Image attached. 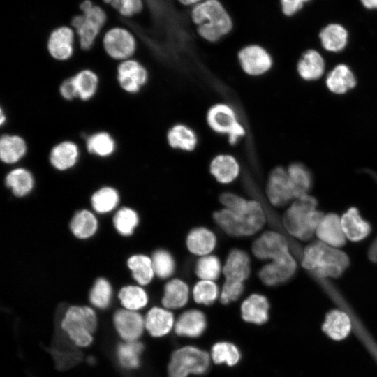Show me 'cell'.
<instances>
[{"label": "cell", "mask_w": 377, "mask_h": 377, "mask_svg": "<svg viewBox=\"0 0 377 377\" xmlns=\"http://www.w3.org/2000/svg\"><path fill=\"white\" fill-rule=\"evenodd\" d=\"M290 251L310 276H318L330 279L342 276L350 265L347 253L320 240L314 241L304 249L295 238L287 235Z\"/></svg>", "instance_id": "1"}, {"label": "cell", "mask_w": 377, "mask_h": 377, "mask_svg": "<svg viewBox=\"0 0 377 377\" xmlns=\"http://www.w3.org/2000/svg\"><path fill=\"white\" fill-rule=\"evenodd\" d=\"M190 18L198 36L209 43L221 41L234 27L230 13L219 0H202L190 8Z\"/></svg>", "instance_id": "2"}, {"label": "cell", "mask_w": 377, "mask_h": 377, "mask_svg": "<svg viewBox=\"0 0 377 377\" xmlns=\"http://www.w3.org/2000/svg\"><path fill=\"white\" fill-rule=\"evenodd\" d=\"M317 205L316 198L309 194L295 199L284 212L279 226L295 239H311L325 216L316 209Z\"/></svg>", "instance_id": "3"}, {"label": "cell", "mask_w": 377, "mask_h": 377, "mask_svg": "<svg viewBox=\"0 0 377 377\" xmlns=\"http://www.w3.org/2000/svg\"><path fill=\"white\" fill-rule=\"evenodd\" d=\"M218 226L227 235L236 237L254 235L265 226L267 215L263 206L257 200H249L246 207L234 212L223 208L213 214Z\"/></svg>", "instance_id": "4"}, {"label": "cell", "mask_w": 377, "mask_h": 377, "mask_svg": "<svg viewBox=\"0 0 377 377\" xmlns=\"http://www.w3.org/2000/svg\"><path fill=\"white\" fill-rule=\"evenodd\" d=\"M80 13L70 20L77 37L78 50L89 52L98 43L108 22V14L101 5L92 0H84L79 6Z\"/></svg>", "instance_id": "5"}, {"label": "cell", "mask_w": 377, "mask_h": 377, "mask_svg": "<svg viewBox=\"0 0 377 377\" xmlns=\"http://www.w3.org/2000/svg\"><path fill=\"white\" fill-rule=\"evenodd\" d=\"M97 44L108 58L118 63L134 57L138 49L135 31L120 19L107 24Z\"/></svg>", "instance_id": "6"}, {"label": "cell", "mask_w": 377, "mask_h": 377, "mask_svg": "<svg viewBox=\"0 0 377 377\" xmlns=\"http://www.w3.org/2000/svg\"><path fill=\"white\" fill-rule=\"evenodd\" d=\"M98 318L93 308L73 305L65 311L61 328L70 341L78 348H87L94 341Z\"/></svg>", "instance_id": "7"}, {"label": "cell", "mask_w": 377, "mask_h": 377, "mask_svg": "<svg viewBox=\"0 0 377 377\" xmlns=\"http://www.w3.org/2000/svg\"><path fill=\"white\" fill-rule=\"evenodd\" d=\"M210 355L198 347L185 346L175 350L168 364V377L201 375L210 367Z\"/></svg>", "instance_id": "8"}, {"label": "cell", "mask_w": 377, "mask_h": 377, "mask_svg": "<svg viewBox=\"0 0 377 377\" xmlns=\"http://www.w3.org/2000/svg\"><path fill=\"white\" fill-rule=\"evenodd\" d=\"M206 121L214 133L226 135L228 142L235 145L246 134V129L230 104L217 103L211 105L206 113Z\"/></svg>", "instance_id": "9"}, {"label": "cell", "mask_w": 377, "mask_h": 377, "mask_svg": "<svg viewBox=\"0 0 377 377\" xmlns=\"http://www.w3.org/2000/svg\"><path fill=\"white\" fill-rule=\"evenodd\" d=\"M78 49L77 37L74 29L68 24L54 28L48 34L45 50L49 57L58 62L71 59Z\"/></svg>", "instance_id": "10"}, {"label": "cell", "mask_w": 377, "mask_h": 377, "mask_svg": "<svg viewBox=\"0 0 377 377\" xmlns=\"http://www.w3.org/2000/svg\"><path fill=\"white\" fill-rule=\"evenodd\" d=\"M237 58L242 71L252 77L266 74L274 64L269 51L258 43H250L242 47L237 52Z\"/></svg>", "instance_id": "11"}, {"label": "cell", "mask_w": 377, "mask_h": 377, "mask_svg": "<svg viewBox=\"0 0 377 377\" xmlns=\"http://www.w3.org/2000/svg\"><path fill=\"white\" fill-rule=\"evenodd\" d=\"M117 64L116 79L119 88L128 94L139 93L149 80V73L145 66L134 57Z\"/></svg>", "instance_id": "12"}, {"label": "cell", "mask_w": 377, "mask_h": 377, "mask_svg": "<svg viewBox=\"0 0 377 377\" xmlns=\"http://www.w3.org/2000/svg\"><path fill=\"white\" fill-rule=\"evenodd\" d=\"M279 231H265L253 241L251 251L256 258L272 260L290 252L288 236L279 227Z\"/></svg>", "instance_id": "13"}, {"label": "cell", "mask_w": 377, "mask_h": 377, "mask_svg": "<svg viewBox=\"0 0 377 377\" xmlns=\"http://www.w3.org/2000/svg\"><path fill=\"white\" fill-rule=\"evenodd\" d=\"M265 192L269 203L276 207H284L295 200L287 169L277 166L270 172Z\"/></svg>", "instance_id": "14"}, {"label": "cell", "mask_w": 377, "mask_h": 377, "mask_svg": "<svg viewBox=\"0 0 377 377\" xmlns=\"http://www.w3.org/2000/svg\"><path fill=\"white\" fill-rule=\"evenodd\" d=\"M297 259L291 251L269 260L258 272V277L265 286H276L288 282L295 274Z\"/></svg>", "instance_id": "15"}, {"label": "cell", "mask_w": 377, "mask_h": 377, "mask_svg": "<svg viewBox=\"0 0 377 377\" xmlns=\"http://www.w3.org/2000/svg\"><path fill=\"white\" fill-rule=\"evenodd\" d=\"M112 320L117 334L124 341H139L145 330V318L138 311L118 309Z\"/></svg>", "instance_id": "16"}, {"label": "cell", "mask_w": 377, "mask_h": 377, "mask_svg": "<svg viewBox=\"0 0 377 377\" xmlns=\"http://www.w3.org/2000/svg\"><path fill=\"white\" fill-rule=\"evenodd\" d=\"M78 144L72 140H62L56 142L50 149L48 160L57 170L66 171L75 167L80 157Z\"/></svg>", "instance_id": "17"}, {"label": "cell", "mask_w": 377, "mask_h": 377, "mask_svg": "<svg viewBox=\"0 0 377 377\" xmlns=\"http://www.w3.org/2000/svg\"><path fill=\"white\" fill-rule=\"evenodd\" d=\"M251 258L244 250L234 249L230 251L223 265L224 281L244 283L251 274Z\"/></svg>", "instance_id": "18"}, {"label": "cell", "mask_w": 377, "mask_h": 377, "mask_svg": "<svg viewBox=\"0 0 377 377\" xmlns=\"http://www.w3.org/2000/svg\"><path fill=\"white\" fill-rule=\"evenodd\" d=\"M209 170L216 182L221 184H228L239 177L241 166L235 156L223 153L212 158Z\"/></svg>", "instance_id": "19"}, {"label": "cell", "mask_w": 377, "mask_h": 377, "mask_svg": "<svg viewBox=\"0 0 377 377\" xmlns=\"http://www.w3.org/2000/svg\"><path fill=\"white\" fill-rule=\"evenodd\" d=\"M144 318L145 330L152 337H163L174 330L175 316L170 310L163 306L151 307Z\"/></svg>", "instance_id": "20"}, {"label": "cell", "mask_w": 377, "mask_h": 377, "mask_svg": "<svg viewBox=\"0 0 377 377\" xmlns=\"http://www.w3.org/2000/svg\"><path fill=\"white\" fill-rule=\"evenodd\" d=\"M207 328V318L205 313L198 309H188L184 311L175 320V333L182 337H200Z\"/></svg>", "instance_id": "21"}, {"label": "cell", "mask_w": 377, "mask_h": 377, "mask_svg": "<svg viewBox=\"0 0 377 377\" xmlns=\"http://www.w3.org/2000/svg\"><path fill=\"white\" fill-rule=\"evenodd\" d=\"M269 302L265 295L251 294L241 304L242 318L251 324L263 325L269 320Z\"/></svg>", "instance_id": "22"}, {"label": "cell", "mask_w": 377, "mask_h": 377, "mask_svg": "<svg viewBox=\"0 0 377 377\" xmlns=\"http://www.w3.org/2000/svg\"><path fill=\"white\" fill-rule=\"evenodd\" d=\"M321 329L330 339L341 341L353 332V323L350 317L345 311L334 309L325 314Z\"/></svg>", "instance_id": "23"}, {"label": "cell", "mask_w": 377, "mask_h": 377, "mask_svg": "<svg viewBox=\"0 0 377 377\" xmlns=\"http://www.w3.org/2000/svg\"><path fill=\"white\" fill-rule=\"evenodd\" d=\"M28 150V143L22 135L10 133L1 135L0 159L4 164H17L25 157Z\"/></svg>", "instance_id": "24"}, {"label": "cell", "mask_w": 377, "mask_h": 377, "mask_svg": "<svg viewBox=\"0 0 377 377\" xmlns=\"http://www.w3.org/2000/svg\"><path fill=\"white\" fill-rule=\"evenodd\" d=\"M316 235L320 241L335 248H340L346 244L340 216L335 213L325 214L319 223Z\"/></svg>", "instance_id": "25"}, {"label": "cell", "mask_w": 377, "mask_h": 377, "mask_svg": "<svg viewBox=\"0 0 377 377\" xmlns=\"http://www.w3.org/2000/svg\"><path fill=\"white\" fill-rule=\"evenodd\" d=\"M217 243L213 231L203 226L193 228L186 238V246L193 255L201 257L212 254Z\"/></svg>", "instance_id": "26"}, {"label": "cell", "mask_w": 377, "mask_h": 377, "mask_svg": "<svg viewBox=\"0 0 377 377\" xmlns=\"http://www.w3.org/2000/svg\"><path fill=\"white\" fill-rule=\"evenodd\" d=\"M166 140L170 148L184 152L193 151L198 144L195 131L183 123L175 124L168 128Z\"/></svg>", "instance_id": "27"}, {"label": "cell", "mask_w": 377, "mask_h": 377, "mask_svg": "<svg viewBox=\"0 0 377 377\" xmlns=\"http://www.w3.org/2000/svg\"><path fill=\"white\" fill-rule=\"evenodd\" d=\"M189 297L188 285L182 279H172L164 286L161 304L167 309L176 310L186 306L189 300Z\"/></svg>", "instance_id": "28"}, {"label": "cell", "mask_w": 377, "mask_h": 377, "mask_svg": "<svg viewBox=\"0 0 377 377\" xmlns=\"http://www.w3.org/2000/svg\"><path fill=\"white\" fill-rule=\"evenodd\" d=\"M77 100L88 102L95 98L100 86V78L95 71L84 68L71 75Z\"/></svg>", "instance_id": "29"}, {"label": "cell", "mask_w": 377, "mask_h": 377, "mask_svg": "<svg viewBox=\"0 0 377 377\" xmlns=\"http://www.w3.org/2000/svg\"><path fill=\"white\" fill-rule=\"evenodd\" d=\"M346 238L357 242L366 238L371 231L370 223L364 219L356 207L349 208L341 217Z\"/></svg>", "instance_id": "30"}, {"label": "cell", "mask_w": 377, "mask_h": 377, "mask_svg": "<svg viewBox=\"0 0 377 377\" xmlns=\"http://www.w3.org/2000/svg\"><path fill=\"white\" fill-rule=\"evenodd\" d=\"M84 145L89 154L103 158L112 156L117 148V142L112 134L103 130L89 134L85 138Z\"/></svg>", "instance_id": "31"}, {"label": "cell", "mask_w": 377, "mask_h": 377, "mask_svg": "<svg viewBox=\"0 0 377 377\" xmlns=\"http://www.w3.org/2000/svg\"><path fill=\"white\" fill-rule=\"evenodd\" d=\"M297 71L300 77L306 81L319 79L325 71V61L321 54L315 50L302 53L297 61Z\"/></svg>", "instance_id": "32"}, {"label": "cell", "mask_w": 377, "mask_h": 377, "mask_svg": "<svg viewBox=\"0 0 377 377\" xmlns=\"http://www.w3.org/2000/svg\"><path fill=\"white\" fill-rule=\"evenodd\" d=\"M355 76L346 64L337 65L327 75L325 84L327 89L336 94H343L356 85Z\"/></svg>", "instance_id": "33"}, {"label": "cell", "mask_w": 377, "mask_h": 377, "mask_svg": "<svg viewBox=\"0 0 377 377\" xmlns=\"http://www.w3.org/2000/svg\"><path fill=\"white\" fill-rule=\"evenodd\" d=\"M145 350L142 342L139 341L119 343L115 349L117 360L119 366L126 370H134L141 364V356Z\"/></svg>", "instance_id": "34"}, {"label": "cell", "mask_w": 377, "mask_h": 377, "mask_svg": "<svg viewBox=\"0 0 377 377\" xmlns=\"http://www.w3.org/2000/svg\"><path fill=\"white\" fill-rule=\"evenodd\" d=\"M5 184L16 197H24L34 188V178L28 169L16 167L7 173Z\"/></svg>", "instance_id": "35"}, {"label": "cell", "mask_w": 377, "mask_h": 377, "mask_svg": "<svg viewBox=\"0 0 377 377\" xmlns=\"http://www.w3.org/2000/svg\"><path fill=\"white\" fill-rule=\"evenodd\" d=\"M319 37L324 49L332 52H339L346 47L348 34L342 25L330 24L321 30Z\"/></svg>", "instance_id": "36"}, {"label": "cell", "mask_w": 377, "mask_h": 377, "mask_svg": "<svg viewBox=\"0 0 377 377\" xmlns=\"http://www.w3.org/2000/svg\"><path fill=\"white\" fill-rule=\"evenodd\" d=\"M107 12L117 15L121 20H131L145 10V0H101L100 4Z\"/></svg>", "instance_id": "37"}, {"label": "cell", "mask_w": 377, "mask_h": 377, "mask_svg": "<svg viewBox=\"0 0 377 377\" xmlns=\"http://www.w3.org/2000/svg\"><path fill=\"white\" fill-rule=\"evenodd\" d=\"M127 265L139 286H147L152 281L155 272L151 258L144 254H135L128 259Z\"/></svg>", "instance_id": "38"}, {"label": "cell", "mask_w": 377, "mask_h": 377, "mask_svg": "<svg viewBox=\"0 0 377 377\" xmlns=\"http://www.w3.org/2000/svg\"><path fill=\"white\" fill-rule=\"evenodd\" d=\"M287 171L293 186L295 199L308 194L313 186V177L311 171L301 163L290 164Z\"/></svg>", "instance_id": "39"}, {"label": "cell", "mask_w": 377, "mask_h": 377, "mask_svg": "<svg viewBox=\"0 0 377 377\" xmlns=\"http://www.w3.org/2000/svg\"><path fill=\"white\" fill-rule=\"evenodd\" d=\"M70 228L73 234L79 239L92 237L98 228V221L94 214L89 210L82 209L72 218Z\"/></svg>", "instance_id": "40"}, {"label": "cell", "mask_w": 377, "mask_h": 377, "mask_svg": "<svg viewBox=\"0 0 377 377\" xmlns=\"http://www.w3.org/2000/svg\"><path fill=\"white\" fill-rule=\"evenodd\" d=\"M118 297L124 309L139 311L148 304L149 297L140 286L129 285L121 288Z\"/></svg>", "instance_id": "41"}, {"label": "cell", "mask_w": 377, "mask_h": 377, "mask_svg": "<svg viewBox=\"0 0 377 377\" xmlns=\"http://www.w3.org/2000/svg\"><path fill=\"white\" fill-rule=\"evenodd\" d=\"M209 355L214 364H226L229 367L236 365L241 358L239 348L234 343L228 341L215 343L212 347Z\"/></svg>", "instance_id": "42"}, {"label": "cell", "mask_w": 377, "mask_h": 377, "mask_svg": "<svg viewBox=\"0 0 377 377\" xmlns=\"http://www.w3.org/2000/svg\"><path fill=\"white\" fill-rule=\"evenodd\" d=\"M118 191L111 186H103L95 191L91 202L93 209L99 214H105L113 210L118 205Z\"/></svg>", "instance_id": "43"}, {"label": "cell", "mask_w": 377, "mask_h": 377, "mask_svg": "<svg viewBox=\"0 0 377 377\" xmlns=\"http://www.w3.org/2000/svg\"><path fill=\"white\" fill-rule=\"evenodd\" d=\"M220 259L209 254L199 257L195 266V273L200 280L216 281L222 273Z\"/></svg>", "instance_id": "44"}, {"label": "cell", "mask_w": 377, "mask_h": 377, "mask_svg": "<svg viewBox=\"0 0 377 377\" xmlns=\"http://www.w3.org/2000/svg\"><path fill=\"white\" fill-rule=\"evenodd\" d=\"M220 290L215 281L199 280L192 288V297L195 303L209 306L219 299Z\"/></svg>", "instance_id": "45"}, {"label": "cell", "mask_w": 377, "mask_h": 377, "mask_svg": "<svg viewBox=\"0 0 377 377\" xmlns=\"http://www.w3.org/2000/svg\"><path fill=\"white\" fill-rule=\"evenodd\" d=\"M112 288L105 278H98L94 283L89 293V302L98 309H105L111 304Z\"/></svg>", "instance_id": "46"}, {"label": "cell", "mask_w": 377, "mask_h": 377, "mask_svg": "<svg viewBox=\"0 0 377 377\" xmlns=\"http://www.w3.org/2000/svg\"><path fill=\"white\" fill-rule=\"evenodd\" d=\"M137 212L130 207L119 209L114 216L113 223L117 231L123 236L131 235L139 223Z\"/></svg>", "instance_id": "47"}, {"label": "cell", "mask_w": 377, "mask_h": 377, "mask_svg": "<svg viewBox=\"0 0 377 377\" xmlns=\"http://www.w3.org/2000/svg\"><path fill=\"white\" fill-rule=\"evenodd\" d=\"M151 260L155 275L158 278L165 279L174 274L175 260L168 251L163 249L156 250L152 254Z\"/></svg>", "instance_id": "48"}, {"label": "cell", "mask_w": 377, "mask_h": 377, "mask_svg": "<svg viewBox=\"0 0 377 377\" xmlns=\"http://www.w3.org/2000/svg\"><path fill=\"white\" fill-rule=\"evenodd\" d=\"M244 290V283L224 281L220 290L219 300L223 304H228L237 300Z\"/></svg>", "instance_id": "49"}, {"label": "cell", "mask_w": 377, "mask_h": 377, "mask_svg": "<svg viewBox=\"0 0 377 377\" xmlns=\"http://www.w3.org/2000/svg\"><path fill=\"white\" fill-rule=\"evenodd\" d=\"M219 199L223 208L234 212L244 210L249 203V200L230 192L223 193Z\"/></svg>", "instance_id": "50"}, {"label": "cell", "mask_w": 377, "mask_h": 377, "mask_svg": "<svg viewBox=\"0 0 377 377\" xmlns=\"http://www.w3.org/2000/svg\"><path fill=\"white\" fill-rule=\"evenodd\" d=\"M59 94L64 101H73L77 100L75 87L74 86L71 75L64 78L59 84L58 88Z\"/></svg>", "instance_id": "51"}, {"label": "cell", "mask_w": 377, "mask_h": 377, "mask_svg": "<svg viewBox=\"0 0 377 377\" xmlns=\"http://www.w3.org/2000/svg\"><path fill=\"white\" fill-rule=\"evenodd\" d=\"M310 0H279V6L282 13L287 17H292L297 13L304 4Z\"/></svg>", "instance_id": "52"}, {"label": "cell", "mask_w": 377, "mask_h": 377, "mask_svg": "<svg viewBox=\"0 0 377 377\" xmlns=\"http://www.w3.org/2000/svg\"><path fill=\"white\" fill-rule=\"evenodd\" d=\"M364 173L369 175L377 184V173L370 169H364ZM367 257L369 261L373 263H377V237L372 241L367 251Z\"/></svg>", "instance_id": "53"}, {"label": "cell", "mask_w": 377, "mask_h": 377, "mask_svg": "<svg viewBox=\"0 0 377 377\" xmlns=\"http://www.w3.org/2000/svg\"><path fill=\"white\" fill-rule=\"evenodd\" d=\"M178 3L186 8H191L202 0H175Z\"/></svg>", "instance_id": "54"}, {"label": "cell", "mask_w": 377, "mask_h": 377, "mask_svg": "<svg viewBox=\"0 0 377 377\" xmlns=\"http://www.w3.org/2000/svg\"><path fill=\"white\" fill-rule=\"evenodd\" d=\"M360 1L367 9H377V0H360Z\"/></svg>", "instance_id": "55"}, {"label": "cell", "mask_w": 377, "mask_h": 377, "mask_svg": "<svg viewBox=\"0 0 377 377\" xmlns=\"http://www.w3.org/2000/svg\"><path fill=\"white\" fill-rule=\"evenodd\" d=\"M8 121V115L6 109L1 106L0 108V124L1 126L6 125Z\"/></svg>", "instance_id": "56"}]
</instances>
